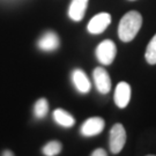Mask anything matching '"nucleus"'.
<instances>
[{"label": "nucleus", "instance_id": "obj_1", "mask_svg": "<svg viewBox=\"0 0 156 156\" xmlns=\"http://www.w3.org/2000/svg\"><path fill=\"white\" fill-rule=\"evenodd\" d=\"M142 26V16L139 12L131 11L126 13L118 26V36L123 42H131L138 35Z\"/></svg>", "mask_w": 156, "mask_h": 156}, {"label": "nucleus", "instance_id": "obj_2", "mask_svg": "<svg viewBox=\"0 0 156 156\" xmlns=\"http://www.w3.org/2000/svg\"><path fill=\"white\" fill-rule=\"evenodd\" d=\"M117 55V46L111 39L101 42L96 48V57L103 65H111Z\"/></svg>", "mask_w": 156, "mask_h": 156}, {"label": "nucleus", "instance_id": "obj_3", "mask_svg": "<svg viewBox=\"0 0 156 156\" xmlns=\"http://www.w3.org/2000/svg\"><path fill=\"white\" fill-rule=\"evenodd\" d=\"M126 142V132L122 124H116L113 125L110 131V138H109V146L110 151L113 154H118L123 149Z\"/></svg>", "mask_w": 156, "mask_h": 156}, {"label": "nucleus", "instance_id": "obj_4", "mask_svg": "<svg viewBox=\"0 0 156 156\" xmlns=\"http://www.w3.org/2000/svg\"><path fill=\"white\" fill-rule=\"evenodd\" d=\"M111 23V15L109 13H100L89 21L87 29L93 35L102 34Z\"/></svg>", "mask_w": 156, "mask_h": 156}, {"label": "nucleus", "instance_id": "obj_5", "mask_svg": "<svg viewBox=\"0 0 156 156\" xmlns=\"http://www.w3.org/2000/svg\"><path fill=\"white\" fill-rule=\"evenodd\" d=\"M93 78L95 81V86L96 89L98 90L101 94H108L110 89H111V79L109 73L106 72V69L102 68V67H97L95 68L93 72Z\"/></svg>", "mask_w": 156, "mask_h": 156}, {"label": "nucleus", "instance_id": "obj_6", "mask_svg": "<svg viewBox=\"0 0 156 156\" xmlns=\"http://www.w3.org/2000/svg\"><path fill=\"white\" fill-rule=\"evenodd\" d=\"M104 120L100 117H91L87 119L81 126V134L84 136H94L100 134L104 128Z\"/></svg>", "mask_w": 156, "mask_h": 156}, {"label": "nucleus", "instance_id": "obj_7", "mask_svg": "<svg viewBox=\"0 0 156 156\" xmlns=\"http://www.w3.org/2000/svg\"><path fill=\"white\" fill-rule=\"evenodd\" d=\"M131 100V86L127 82H119L115 90V103L118 108L124 109Z\"/></svg>", "mask_w": 156, "mask_h": 156}, {"label": "nucleus", "instance_id": "obj_8", "mask_svg": "<svg viewBox=\"0 0 156 156\" xmlns=\"http://www.w3.org/2000/svg\"><path fill=\"white\" fill-rule=\"evenodd\" d=\"M72 81L76 90L81 94H87L91 89L89 79L86 75V73L80 68H76L72 72Z\"/></svg>", "mask_w": 156, "mask_h": 156}, {"label": "nucleus", "instance_id": "obj_9", "mask_svg": "<svg viewBox=\"0 0 156 156\" xmlns=\"http://www.w3.org/2000/svg\"><path fill=\"white\" fill-rule=\"evenodd\" d=\"M89 0H72L68 8V16L71 20L79 22L83 19Z\"/></svg>", "mask_w": 156, "mask_h": 156}, {"label": "nucleus", "instance_id": "obj_10", "mask_svg": "<svg viewBox=\"0 0 156 156\" xmlns=\"http://www.w3.org/2000/svg\"><path fill=\"white\" fill-rule=\"evenodd\" d=\"M38 48L43 51H55L59 48V37L53 31L45 33L38 41Z\"/></svg>", "mask_w": 156, "mask_h": 156}, {"label": "nucleus", "instance_id": "obj_11", "mask_svg": "<svg viewBox=\"0 0 156 156\" xmlns=\"http://www.w3.org/2000/svg\"><path fill=\"white\" fill-rule=\"evenodd\" d=\"M53 119L62 127H72L75 124V119L72 117V115L62 109H56L53 111Z\"/></svg>", "mask_w": 156, "mask_h": 156}, {"label": "nucleus", "instance_id": "obj_12", "mask_svg": "<svg viewBox=\"0 0 156 156\" xmlns=\"http://www.w3.org/2000/svg\"><path fill=\"white\" fill-rule=\"evenodd\" d=\"M49 112V103L45 98H39L34 106V113H35V117L41 119V118H44Z\"/></svg>", "mask_w": 156, "mask_h": 156}, {"label": "nucleus", "instance_id": "obj_13", "mask_svg": "<svg viewBox=\"0 0 156 156\" xmlns=\"http://www.w3.org/2000/svg\"><path fill=\"white\" fill-rule=\"evenodd\" d=\"M145 58L148 64H151V65H155L156 64V34L147 45Z\"/></svg>", "mask_w": 156, "mask_h": 156}, {"label": "nucleus", "instance_id": "obj_14", "mask_svg": "<svg viewBox=\"0 0 156 156\" xmlns=\"http://www.w3.org/2000/svg\"><path fill=\"white\" fill-rule=\"evenodd\" d=\"M62 151V144L59 141H50L43 147V154L46 156L58 155Z\"/></svg>", "mask_w": 156, "mask_h": 156}, {"label": "nucleus", "instance_id": "obj_15", "mask_svg": "<svg viewBox=\"0 0 156 156\" xmlns=\"http://www.w3.org/2000/svg\"><path fill=\"white\" fill-rule=\"evenodd\" d=\"M106 151L104 149H102V148H98V149H96L91 153V156H106Z\"/></svg>", "mask_w": 156, "mask_h": 156}, {"label": "nucleus", "instance_id": "obj_16", "mask_svg": "<svg viewBox=\"0 0 156 156\" xmlns=\"http://www.w3.org/2000/svg\"><path fill=\"white\" fill-rule=\"evenodd\" d=\"M2 155L4 156H13L14 155V153H12V151H6L2 153Z\"/></svg>", "mask_w": 156, "mask_h": 156}, {"label": "nucleus", "instance_id": "obj_17", "mask_svg": "<svg viewBox=\"0 0 156 156\" xmlns=\"http://www.w3.org/2000/svg\"><path fill=\"white\" fill-rule=\"evenodd\" d=\"M131 1H133V0H131Z\"/></svg>", "mask_w": 156, "mask_h": 156}]
</instances>
